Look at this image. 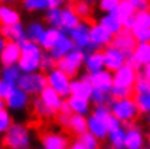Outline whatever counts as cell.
Masks as SVG:
<instances>
[{"instance_id": "obj_1", "label": "cell", "mask_w": 150, "mask_h": 149, "mask_svg": "<svg viewBox=\"0 0 150 149\" xmlns=\"http://www.w3.org/2000/svg\"><path fill=\"white\" fill-rule=\"evenodd\" d=\"M3 146L9 149H28L32 146L33 136L30 129L20 122H13L3 135Z\"/></svg>"}, {"instance_id": "obj_2", "label": "cell", "mask_w": 150, "mask_h": 149, "mask_svg": "<svg viewBox=\"0 0 150 149\" xmlns=\"http://www.w3.org/2000/svg\"><path fill=\"white\" fill-rule=\"evenodd\" d=\"M43 54V49L39 46L38 42L30 39H26L20 43V56H19L18 65L22 73H32L40 70V58Z\"/></svg>"}, {"instance_id": "obj_3", "label": "cell", "mask_w": 150, "mask_h": 149, "mask_svg": "<svg viewBox=\"0 0 150 149\" xmlns=\"http://www.w3.org/2000/svg\"><path fill=\"white\" fill-rule=\"evenodd\" d=\"M111 113L123 123L129 125L133 123L139 117V109L136 106V101L133 97H124V98H112L111 103L108 104Z\"/></svg>"}, {"instance_id": "obj_4", "label": "cell", "mask_w": 150, "mask_h": 149, "mask_svg": "<svg viewBox=\"0 0 150 149\" xmlns=\"http://www.w3.org/2000/svg\"><path fill=\"white\" fill-rule=\"evenodd\" d=\"M18 86L20 88H23L28 94H30L32 97L38 96L46 86V73L43 71H32V73H22L20 78L18 81Z\"/></svg>"}, {"instance_id": "obj_5", "label": "cell", "mask_w": 150, "mask_h": 149, "mask_svg": "<svg viewBox=\"0 0 150 149\" xmlns=\"http://www.w3.org/2000/svg\"><path fill=\"white\" fill-rule=\"evenodd\" d=\"M46 81L51 88H54L61 97L67 98L71 96V77L62 73L59 68H52L46 73Z\"/></svg>"}, {"instance_id": "obj_6", "label": "cell", "mask_w": 150, "mask_h": 149, "mask_svg": "<svg viewBox=\"0 0 150 149\" xmlns=\"http://www.w3.org/2000/svg\"><path fill=\"white\" fill-rule=\"evenodd\" d=\"M30 100H32V96L28 94L19 86H16L12 90V93L4 98V106L10 113H20L25 112L30 106Z\"/></svg>"}, {"instance_id": "obj_7", "label": "cell", "mask_w": 150, "mask_h": 149, "mask_svg": "<svg viewBox=\"0 0 150 149\" xmlns=\"http://www.w3.org/2000/svg\"><path fill=\"white\" fill-rule=\"evenodd\" d=\"M67 35L72 39L75 48L82 49L85 54L90 52V51H94L91 48V43H90V22L81 20Z\"/></svg>"}, {"instance_id": "obj_8", "label": "cell", "mask_w": 150, "mask_h": 149, "mask_svg": "<svg viewBox=\"0 0 150 149\" xmlns=\"http://www.w3.org/2000/svg\"><path fill=\"white\" fill-rule=\"evenodd\" d=\"M112 41V35L104 29L98 22L90 23V43L93 49H103L110 45Z\"/></svg>"}, {"instance_id": "obj_9", "label": "cell", "mask_w": 150, "mask_h": 149, "mask_svg": "<svg viewBox=\"0 0 150 149\" xmlns=\"http://www.w3.org/2000/svg\"><path fill=\"white\" fill-rule=\"evenodd\" d=\"M103 54H104V67L111 73H114L115 70H118L121 65L126 64V58H127L126 54L120 51L117 46H114L112 43L103 48Z\"/></svg>"}, {"instance_id": "obj_10", "label": "cell", "mask_w": 150, "mask_h": 149, "mask_svg": "<svg viewBox=\"0 0 150 149\" xmlns=\"http://www.w3.org/2000/svg\"><path fill=\"white\" fill-rule=\"evenodd\" d=\"M111 43L114 46H117L120 51H123L126 54V56H129L133 54V51H134V48L137 45V41H136L134 35L131 34L130 29L123 28L120 32H117L115 35H112Z\"/></svg>"}, {"instance_id": "obj_11", "label": "cell", "mask_w": 150, "mask_h": 149, "mask_svg": "<svg viewBox=\"0 0 150 149\" xmlns=\"http://www.w3.org/2000/svg\"><path fill=\"white\" fill-rule=\"evenodd\" d=\"M69 138L61 132H45L40 136V145L43 149H67L69 148Z\"/></svg>"}, {"instance_id": "obj_12", "label": "cell", "mask_w": 150, "mask_h": 149, "mask_svg": "<svg viewBox=\"0 0 150 149\" xmlns=\"http://www.w3.org/2000/svg\"><path fill=\"white\" fill-rule=\"evenodd\" d=\"M137 75H139L137 70H134L130 65L124 64L112 73V84L120 86V87H131L133 88V86L137 80Z\"/></svg>"}, {"instance_id": "obj_13", "label": "cell", "mask_w": 150, "mask_h": 149, "mask_svg": "<svg viewBox=\"0 0 150 149\" xmlns=\"http://www.w3.org/2000/svg\"><path fill=\"white\" fill-rule=\"evenodd\" d=\"M126 128V135H124V148L127 149H142L144 146V135L142 129L133 123H129V125H124Z\"/></svg>"}, {"instance_id": "obj_14", "label": "cell", "mask_w": 150, "mask_h": 149, "mask_svg": "<svg viewBox=\"0 0 150 149\" xmlns=\"http://www.w3.org/2000/svg\"><path fill=\"white\" fill-rule=\"evenodd\" d=\"M0 35L6 41L18 42V43H22L23 41L28 39L25 25L22 22L13 23V25H0Z\"/></svg>"}, {"instance_id": "obj_15", "label": "cell", "mask_w": 150, "mask_h": 149, "mask_svg": "<svg viewBox=\"0 0 150 149\" xmlns=\"http://www.w3.org/2000/svg\"><path fill=\"white\" fill-rule=\"evenodd\" d=\"M93 84L90 83L87 73L81 77H74L71 78V96H78V97H85L90 98L91 91H93Z\"/></svg>"}, {"instance_id": "obj_16", "label": "cell", "mask_w": 150, "mask_h": 149, "mask_svg": "<svg viewBox=\"0 0 150 149\" xmlns=\"http://www.w3.org/2000/svg\"><path fill=\"white\" fill-rule=\"evenodd\" d=\"M82 68L85 70L87 74H91L95 71H100L104 67V54L103 49H94L85 54V59H84V65Z\"/></svg>"}, {"instance_id": "obj_17", "label": "cell", "mask_w": 150, "mask_h": 149, "mask_svg": "<svg viewBox=\"0 0 150 149\" xmlns=\"http://www.w3.org/2000/svg\"><path fill=\"white\" fill-rule=\"evenodd\" d=\"M90 83L93 84L94 88H100V90H107L110 91V87L112 86V73L108 71L107 68H103L100 71H95L91 74H87Z\"/></svg>"}, {"instance_id": "obj_18", "label": "cell", "mask_w": 150, "mask_h": 149, "mask_svg": "<svg viewBox=\"0 0 150 149\" xmlns=\"http://www.w3.org/2000/svg\"><path fill=\"white\" fill-rule=\"evenodd\" d=\"M64 35H65V32L62 29L52 28V26H46L45 31H43V34H42V36H40V39L38 41V43H39V46L43 51H49Z\"/></svg>"}, {"instance_id": "obj_19", "label": "cell", "mask_w": 150, "mask_h": 149, "mask_svg": "<svg viewBox=\"0 0 150 149\" xmlns=\"http://www.w3.org/2000/svg\"><path fill=\"white\" fill-rule=\"evenodd\" d=\"M19 56H20V43L6 41L1 52H0V64L1 65H10V64H18Z\"/></svg>"}, {"instance_id": "obj_20", "label": "cell", "mask_w": 150, "mask_h": 149, "mask_svg": "<svg viewBox=\"0 0 150 149\" xmlns=\"http://www.w3.org/2000/svg\"><path fill=\"white\" fill-rule=\"evenodd\" d=\"M87 130L91 132L94 136L101 142V140H105L107 138V133H108V128L105 125V122L97 116H94L93 113H90L87 116Z\"/></svg>"}, {"instance_id": "obj_21", "label": "cell", "mask_w": 150, "mask_h": 149, "mask_svg": "<svg viewBox=\"0 0 150 149\" xmlns=\"http://www.w3.org/2000/svg\"><path fill=\"white\" fill-rule=\"evenodd\" d=\"M71 149H97L100 148V140L91 132L85 130L84 133L75 136V139L69 143Z\"/></svg>"}, {"instance_id": "obj_22", "label": "cell", "mask_w": 150, "mask_h": 149, "mask_svg": "<svg viewBox=\"0 0 150 149\" xmlns=\"http://www.w3.org/2000/svg\"><path fill=\"white\" fill-rule=\"evenodd\" d=\"M79 22H81V19L75 13L72 6L65 4V6L61 7V29H62L65 34H68Z\"/></svg>"}, {"instance_id": "obj_23", "label": "cell", "mask_w": 150, "mask_h": 149, "mask_svg": "<svg viewBox=\"0 0 150 149\" xmlns=\"http://www.w3.org/2000/svg\"><path fill=\"white\" fill-rule=\"evenodd\" d=\"M104 29H107L111 35H115L117 32H120L123 29V23H121V19L118 18L117 12L112 10L108 13H103L100 19L97 20Z\"/></svg>"}, {"instance_id": "obj_24", "label": "cell", "mask_w": 150, "mask_h": 149, "mask_svg": "<svg viewBox=\"0 0 150 149\" xmlns=\"http://www.w3.org/2000/svg\"><path fill=\"white\" fill-rule=\"evenodd\" d=\"M67 103L71 109V113H76V114L88 116L93 109V103L90 101V98H85V97L69 96V97H67Z\"/></svg>"}, {"instance_id": "obj_25", "label": "cell", "mask_w": 150, "mask_h": 149, "mask_svg": "<svg viewBox=\"0 0 150 149\" xmlns=\"http://www.w3.org/2000/svg\"><path fill=\"white\" fill-rule=\"evenodd\" d=\"M72 48H74V42H72V39L65 34V35L61 38V39L56 42L55 45H54L48 52L51 54V56H52L55 61H59L61 58H64V56L67 55Z\"/></svg>"}, {"instance_id": "obj_26", "label": "cell", "mask_w": 150, "mask_h": 149, "mask_svg": "<svg viewBox=\"0 0 150 149\" xmlns=\"http://www.w3.org/2000/svg\"><path fill=\"white\" fill-rule=\"evenodd\" d=\"M30 106H32V110L35 113V116L42 119V120H51L58 113L52 107H49L48 104H45L38 96H33V98L30 100Z\"/></svg>"}, {"instance_id": "obj_27", "label": "cell", "mask_w": 150, "mask_h": 149, "mask_svg": "<svg viewBox=\"0 0 150 149\" xmlns=\"http://www.w3.org/2000/svg\"><path fill=\"white\" fill-rule=\"evenodd\" d=\"M20 19V12L16 7H13L12 4L0 3V25H13L22 22Z\"/></svg>"}, {"instance_id": "obj_28", "label": "cell", "mask_w": 150, "mask_h": 149, "mask_svg": "<svg viewBox=\"0 0 150 149\" xmlns=\"http://www.w3.org/2000/svg\"><path fill=\"white\" fill-rule=\"evenodd\" d=\"M38 97H39L45 104H48L49 107H52L56 112L59 110V107H61V104H62V101H64V97H61V96L56 93L54 88H51L49 86H46L40 93L38 94Z\"/></svg>"}, {"instance_id": "obj_29", "label": "cell", "mask_w": 150, "mask_h": 149, "mask_svg": "<svg viewBox=\"0 0 150 149\" xmlns=\"http://www.w3.org/2000/svg\"><path fill=\"white\" fill-rule=\"evenodd\" d=\"M67 130L69 132L72 136H78V135L84 133V132L87 130V116L71 113L69 122H68V126H67Z\"/></svg>"}, {"instance_id": "obj_30", "label": "cell", "mask_w": 150, "mask_h": 149, "mask_svg": "<svg viewBox=\"0 0 150 149\" xmlns=\"http://www.w3.org/2000/svg\"><path fill=\"white\" fill-rule=\"evenodd\" d=\"M124 135H126V128H124V125H120L118 128L108 130L105 140L108 142V145L111 148L123 149L124 148Z\"/></svg>"}, {"instance_id": "obj_31", "label": "cell", "mask_w": 150, "mask_h": 149, "mask_svg": "<svg viewBox=\"0 0 150 149\" xmlns=\"http://www.w3.org/2000/svg\"><path fill=\"white\" fill-rule=\"evenodd\" d=\"M131 55L134 56V59L143 67L150 62V41L146 42H137L134 51Z\"/></svg>"}, {"instance_id": "obj_32", "label": "cell", "mask_w": 150, "mask_h": 149, "mask_svg": "<svg viewBox=\"0 0 150 149\" xmlns=\"http://www.w3.org/2000/svg\"><path fill=\"white\" fill-rule=\"evenodd\" d=\"M22 75V70L19 68L18 64H10V65H1L0 68V78L18 86V81Z\"/></svg>"}, {"instance_id": "obj_33", "label": "cell", "mask_w": 150, "mask_h": 149, "mask_svg": "<svg viewBox=\"0 0 150 149\" xmlns=\"http://www.w3.org/2000/svg\"><path fill=\"white\" fill-rule=\"evenodd\" d=\"M133 100L136 101L140 114H147L150 112V88L133 93Z\"/></svg>"}, {"instance_id": "obj_34", "label": "cell", "mask_w": 150, "mask_h": 149, "mask_svg": "<svg viewBox=\"0 0 150 149\" xmlns=\"http://www.w3.org/2000/svg\"><path fill=\"white\" fill-rule=\"evenodd\" d=\"M45 28H46V23L45 22H40V20H32V22H29L28 26H25L28 39H30L33 42H38L40 39V36H42Z\"/></svg>"}, {"instance_id": "obj_35", "label": "cell", "mask_w": 150, "mask_h": 149, "mask_svg": "<svg viewBox=\"0 0 150 149\" xmlns=\"http://www.w3.org/2000/svg\"><path fill=\"white\" fill-rule=\"evenodd\" d=\"M22 6L30 13H39L49 9V0H22Z\"/></svg>"}, {"instance_id": "obj_36", "label": "cell", "mask_w": 150, "mask_h": 149, "mask_svg": "<svg viewBox=\"0 0 150 149\" xmlns=\"http://www.w3.org/2000/svg\"><path fill=\"white\" fill-rule=\"evenodd\" d=\"M112 100V96L110 94V91L107 90H100V88H93L91 96H90V101L93 103V106L97 104H110Z\"/></svg>"}, {"instance_id": "obj_37", "label": "cell", "mask_w": 150, "mask_h": 149, "mask_svg": "<svg viewBox=\"0 0 150 149\" xmlns=\"http://www.w3.org/2000/svg\"><path fill=\"white\" fill-rule=\"evenodd\" d=\"M72 3H74L72 7H74L75 13L79 16L81 20H87V19L91 18V15H93V4L87 3L85 0H75Z\"/></svg>"}, {"instance_id": "obj_38", "label": "cell", "mask_w": 150, "mask_h": 149, "mask_svg": "<svg viewBox=\"0 0 150 149\" xmlns=\"http://www.w3.org/2000/svg\"><path fill=\"white\" fill-rule=\"evenodd\" d=\"M56 68H59L62 73H65L67 75H69L71 78H74V77H76V75H79V71H81L79 67H76V65L72 64L71 61H68L65 56L61 58L59 61H56Z\"/></svg>"}, {"instance_id": "obj_39", "label": "cell", "mask_w": 150, "mask_h": 149, "mask_svg": "<svg viewBox=\"0 0 150 149\" xmlns=\"http://www.w3.org/2000/svg\"><path fill=\"white\" fill-rule=\"evenodd\" d=\"M115 12H117L118 18L121 19V23H123V20H126V19L134 16L136 9L133 7V4L130 3V0H120V3H118Z\"/></svg>"}, {"instance_id": "obj_40", "label": "cell", "mask_w": 150, "mask_h": 149, "mask_svg": "<svg viewBox=\"0 0 150 149\" xmlns=\"http://www.w3.org/2000/svg\"><path fill=\"white\" fill-rule=\"evenodd\" d=\"M45 23L46 26L61 29V7H52L45 10Z\"/></svg>"}, {"instance_id": "obj_41", "label": "cell", "mask_w": 150, "mask_h": 149, "mask_svg": "<svg viewBox=\"0 0 150 149\" xmlns=\"http://www.w3.org/2000/svg\"><path fill=\"white\" fill-rule=\"evenodd\" d=\"M130 31H131V34L134 35V38H136L137 42H146V41H150V28L140 26V25H134Z\"/></svg>"}, {"instance_id": "obj_42", "label": "cell", "mask_w": 150, "mask_h": 149, "mask_svg": "<svg viewBox=\"0 0 150 149\" xmlns=\"http://www.w3.org/2000/svg\"><path fill=\"white\" fill-rule=\"evenodd\" d=\"M133 88L131 87H120V86H114L110 87V94L112 98H124V97H133Z\"/></svg>"}, {"instance_id": "obj_43", "label": "cell", "mask_w": 150, "mask_h": 149, "mask_svg": "<svg viewBox=\"0 0 150 149\" xmlns=\"http://www.w3.org/2000/svg\"><path fill=\"white\" fill-rule=\"evenodd\" d=\"M13 123V119H12V114L10 112L4 107L0 110V135H3L4 132L10 128V125Z\"/></svg>"}, {"instance_id": "obj_44", "label": "cell", "mask_w": 150, "mask_h": 149, "mask_svg": "<svg viewBox=\"0 0 150 149\" xmlns=\"http://www.w3.org/2000/svg\"><path fill=\"white\" fill-rule=\"evenodd\" d=\"M56 67V61L51 56V54L48 51H43L42 54V58H40V71L43 73H48L49 70L55 68Z\"/></svg>"}, {"instance_id": "obj_45", "label": "cell", "mask_w": 150, "mask_h": 149, "mask_svg": "<svg viewBox=\"0 0 150 149\" xmlns=\"http://www.w3.org/2000/svg\"><path fill=\"white\" fill-rule=\"evenodd\" d=\"M134 25H140V26L150 28V13L147 9H144V10H136V13H134Z\"/></svg>"}, {"instance_id": "obj_46", "label": "cell", "mask_w": 150, "mask_h": 149, "mask_svg": "<svg viewBox=\"0 0 150 149\" xmlns=\"http://www.w3.org/2000/svg\"><path fill=\"white\" fill-rule=\"evenodd\" d=\"M120 0H98L97 1V6H98V10L101 13H108L117 9Z\"/></svg>"}, {"instance_id": "obj_47", "label": "cell", "mask_w": 150, "mask_h": 149, "mask_svg": "<svg viewBox=\"0 0 150 149\" xmlns=\"http://www.w3.org/2000/svg\"><path fill=\"white\" fill-rule=\"evenodd\" d=\"M15 87H16L15 84H12V83H9V81L0 78V98L4 100L9 94L12 93V90H13Z\"/></svg>"}, {"instance_id": "obj_48", "label": "cell", "mask_w": 150, "mask_h": 149, "mask_svg": "<svg viewBox=\"0 0 150 149\" xmlns=\"http://www.w3.org/2000/svg\"><path fill=\"white\" fill-rule=\"evenodd\" d=\"M69 116L71 113H64V112H58L56 113V123L62 128V129H67L68 126V122H69Z\"/></svg>"}, {"instance_id": "obj_49", "label": "cell", "mask_w": 150, "mask_h": 149, "mask_svg": "<svg viewBox=\"0 0 150 149\" xmlns=\"http://www.w3.org/2000/svg\"><path fill=\"white\" fill-rule=\"evenodd\" d=\"M130 3L136 10H144L149 6V0H130Z\"/></svg>"}, {"instance_id": "obj_50", "label": "cell", "mask_w": 150, "mask_h": 149, "mask_svg": "<svg viewBox=\"0 0 150 149\" xmlns=\"http://www.w3.org/2000/svg\"><path fill=\"white\" fill-rule=\"evenodd\" d=\"M139 75H142L143 78H146L147 81H150V62L143 65L140 70H139Z\"/></svg>"}, {"instance_id": "obj_51", "label": "cell", "mask_w": 150, "mask_h": 149, "mask_svg": "<svg viewBox=\"0 0 150 149\" xmlns=\"http://www.w3.org/2000/svg\"><path fill=\"white\" fill-rule=\"evenodd\" d=\"M68 0H49V9L52 7H62L67 4Z\"/></svg>"}, {"instance_id": "obj_52", "label": "cell", "mask_w": 150, "mask_h": 149, "mask_svg": "<svg viewBox=\"0 0 150 149\" xmlns=\"http://www.w3.org/2000/svg\"><path fill=\"white\" fill-rule=\"evenodd\" d=\"M4 43H6V39L0 35V52H1V49H3V46H4Z\"/></svg>"}, {"instance_id": "obj_53", "label": "cell", "mask_w": 150, "mask_h": 149, "mask_svg": "<svg viewBox=\"0 0 150 149\" xmlns=\"http://www.w3.org/2000/svg\"><path fill=\"white\" fill-rule=\"evenodd\" d=\"M18 0H0V3H6V4H13V3H16Z\"/></svg>"}, {"instance_id": "obj_54", "label": "cell", "mask_w": 150, "mask_h": 149, "mask_svg": "<svg viewBox=\"0 0 150 149\" xmlns=\"http://www.w3.org/2000/svg\"><path fill=\"white\" fill-rule=\"evenodd\" d=\"M4 107H6V106H4V100H3V98H0V110H1V109H4Z\"/></svg>"}, {"instance_id": "obj_55", "label": "cell", "mask_w": 150, "mask_h": 149, "mask_svg": "<svg viewBox=\"0 0 150 149\" xmlns=\"http://www.w3.org/2000/svg\"><path fill=\"white\" fill-rule=\"evenodd\" d=\"M146 123H147V125L150 126V112L146 114Z\"/></svg>"}, {"instance_id": "obj_56", "label": "cell", "mask_w": 150, "mask_h": 149, "mask_svg": "<svg viewBox=\"0 0 150 149\" xmlns=\"http://www.w3.org/2000/svg\"><path fill=\"white\" fill-rule=\"evenodd\" d=\"M85 1H87V3H90V4H97V1H98V0H85Z\"/></svg>"}, {"instance_id": "obj_57", "label": "cell", "mask_w": 150, "mask_h": 149, "mask_svg": "<svg viewBox=\"0 0 150 149\" xmlns=\"http://www.w3.org/2000/svg\"><path fill=\"white\" fill-rule=\"evenodd\" d=\"M147 10H149V13H150V0H149V6H147Z\"/></svg>"}, {"instance_id": "obj_58", "label": "cell", "mask_w": 150, "mask_h": 149, "mask_svg": "<svg viewBox=\"0 0 150 149\" xmlns=\"http://www.w3.org/2000/svg\"><path fill=\"white\" fill-rule=\"evenodd\" d=\"M0 148H3V142H0Z\"/></svg>"}, {"instance_id": "obj_59", "label": "cell", "mask_w": 150, "mask_h": 149, "mask_svg": "<svg viewBox=\"0 0 150 149\" xmlns=\"http://www.w3.org/2000/svg\"><path fill=\"white\" fill-rule=\"evenodd\" d=\"M147 140H149V146H150V136H149V138H147Z\"/></svg>"}, {"instance_id": "obj_60", "label": "cell", "mask_w": 150, "mask_h": 149, "mask_svg": "<svg viewBox=\"0 0 150 149\" xmlns=\"http://www.w3.org/2000/svg\"><path fill=\"white\" fill-rule=\"evenodd\" d=\"M68 1H75V0H68Z\"/></svg>"}]
</instances>
